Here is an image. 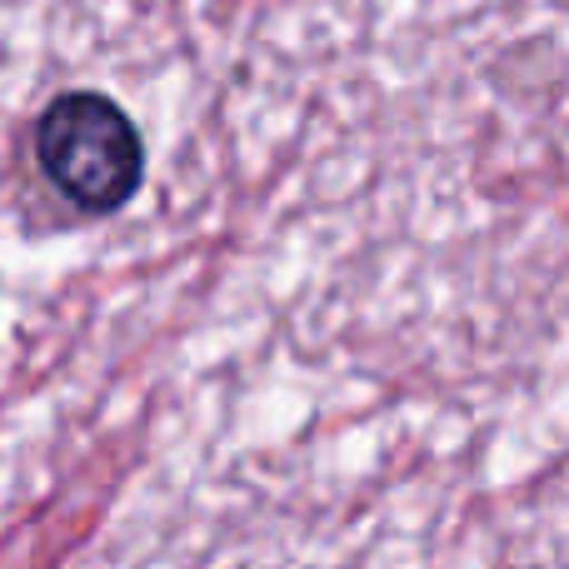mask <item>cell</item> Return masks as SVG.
Masks as SVG:
<instances>
[{"label":"cell","mask_w":569,"mask_h":569,"mask_svg":"<svg viewBox=\"0 0 569 569\" xmlns=\"http://www.w3.org/2000/svg\"><path fill=\"white\" fill-rule=\"evenodd\" d=\"M36 160L46 180L90 216H110L140 190L146 146L116 100L96 90H70L50 100L36 126Z\"/></svg>","instance_id":"obj_1"}]
</instances>
